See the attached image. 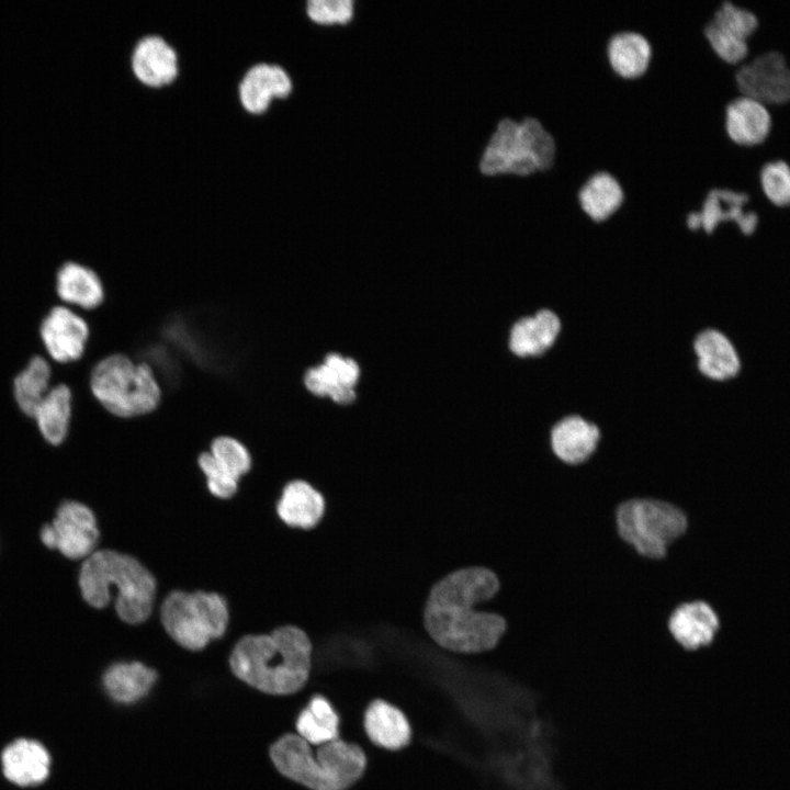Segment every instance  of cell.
Instances as JSON below:
<instances>
[{
    "label": "cell",
    "instance_id": "obj_11",
    "mask_svg": "<svg viewBox=\"0 0 790 790\" xmlns=\"http://www.w3.org/2000/svg\"><path fill=\"white\" fill-rule=\"evenodd\" d=\"M41 336L54 361L72 364L83 358L91 330L88 320L78 311L57 305L45 316L41 326Z\"/></svg>",
    "mask_w": 790,
    "mask_h": 790
},
{
    "label": "cell",
    "instance_id": "obj_18",
    "mask_svg": "<svg viewBox=\"0 0 790 790\" xmlns=\"http://www.w3.org/2000/svg\"><path fill=\"white\" fill-rule=\"evenodd\" d=\"M56 293L60 301L83 313L101 307L106 296L100 274L76 260H68L58 268Z\"/></svg>",
    "mask_w": 790,
    "mask_h": 790
},
{
    "label": "cell",
    "instance_id": "obj_16",
    "mask_svg": "<svg viewBox=\"0 0 790 790\" xmlns=\"http://www.w3.org/2000/svg\"><path fill=\"white\" fill-rule=\"evenodd\" d=\"M667 628L681 648L695 652L713 643L721 630V618L709 602L691 600L672 611Z\"/></svg>",
    "mask_w": 790,
    "mask_h": 790
},
{
    "label": "cell",
    "instance_id": "obj_15",
    "mask_svg": "<svg viewBox=\"0 0 790 790\" xmlns=\"http://www.w3.org/2000/svg\"><path fill=\"white\" fill-rule=\"evenodd\" d=\"M601 440L599 426L578 414H568L556 420L549 431V445L557 461L568 466L588 462Z\"/></svg>",
    "mask_w": 790,
    "mask_h": 790
},
{
    "label": "cell",
    "instance_id": "obj_9",
    "mask_svg": "<svg viewBox=\"0 0 790 790\" xmlns=\"http://www.w3.org/2000/svg\"><path fill=\"white\" fill-rule=\"evenodd\" d=\"M40 538L46 548L68 560H84L99 549V519L86 503L67 499L58 506L53 521L42 527Z\"/></svg>",
    "mask_w": 790,
    "mask_h": 790
},
{
    "label": "cell",
    "instance_id": "obj_26",
    "mask_svg": "<svg viewBox=\"0 0 790 790\" xmlns=\"http://www.w3.org/2000/svg\"><path fill=\"white\" fill-rule=\"evenodd\" d=\"M44 439L61 444L68 437L74 418V393L67 383L49 388L33 416Z\"/></svg>",
    "mask_w": 790,
    "mask_h": 790
},
{
    "label": "cell",
    "instance_id": "obj_20",
    "mask_svg": "<svg viewBox=\"0 0 790 790\" xmlns=\"http://www.w3.org/2000/svg\"><path fill=\"white\" fill-rule=\"evenodd\" d=\"M363 730L371 744L390 752L405 748L413 738L411 725L406 714L382 699L371 701L365 709Z\"/></svg>",
    "mask_w": 790,
    "mask_h": 790
},
{
    "label": "cell",
    "instance_id": "obj_13",
    "mask_svg": "<svg viewBox=\"0 0 790 790\" xmlns=\"http://www.w3.org/2000/svg\"><path fill=\"white\" fill-rule=\"evenodd\" d=\"M562 331L563 321L558 313L550 307H541L512 324L508 347L519 359H541L553 350Z\"/></svg>",
    "mask_w": 790,
    "mask_h": 790
},
{
    "label": "cell",
    "instance_id": "obj_5",
    "mask_svg": "<svg viewBox=\"0 0 790 790\" xmlns=\"http://www.w3.org/2000/svg\"><path fill=\"white\" fill-rule=\"evenodd\" d=\"M555 142L534 117L498 121L481 151L477 168L482 176L526 177L550 169Z\"/></svg>",
    "mask_w": 790,
    "mask_h": 790
},
{
    "label": "cell",
    "instance_id": "obj_12",
    "mask_svg": "<svg viewBox=\"0 0 790 790\" xmlns=\"http://www.w3.org/2000/svg\"><path fill=\"white\" fill-rule=\"evenodd\" d=\"M748 201L749 195L745 191L726 185L710 188L697 210L700 230L711 235L719 226L732 224L743 236H753L760 224V216L757 211L746 207Z\"/></svg>",
    "mask_w": 790,
    "mask_h": 790
},
{
    "label": "cell",
    "instance_id": "obj_28",
    "mask_svg": "<svg viewBox=\"0 0 790 790\" xmlns=\"http://www.w3.org/2000/svg\"><path fill=\"white\" fill-rule=\"evenodd\" d=\"M577 198L583 212L592 222L601 223L621 207L624 192L616 177L607 171H598L582 184Z\"/></svg>",
    "mask_w": 790,
    "mask_h": 790
},
{
    "label": "cell",
    "instance_id": "obj_25",
    "mask_svg": "<svg viewBox=\"0 0 790 790\" xmlns=\"http://www.w3.org/2000/svg\"><path fill=\"white\" fill-rule=\"evenodd\" d=\"M158 673L140 661L115 662L103 673L106 693L116 702L133 703L144 698L157 681Z\"/></svg>",
    "mask_w": 790,
    "mask_h": 790
},
{
    "label": "cell",
    "instance_id": "obj_10",
    "mask_svg": "<svg viewBox=\"0 0 790 790\" xmlns=\"http://www.w3.org/2000/svg\"><path fill=\"white\" fill-rule=\"evenodd\" d=\"M734 81L742 94L764 103L790 100V67L779 50L764 52L737 67Z\"/></svg>",
    "mask_w": 790,
    "mask_h": 790
},
{
    "label": "cell",
    "instance_id": "obj_19",
    "mask_svg": "<svg viewBox=\"0 0 790 790\" xmlns=\"http://www.w3.org/2000/svg\"><path fill=\"white\" fill-rule=\"evenodd\" d=\"M723 127L730 140L740 145H754L768 135L771 115L766 103L741 93L725 103Z\"/></svg>",
    "mask_w": 790,
    "mask_h": 790
},
{
    "label": "cell",
    "instance_id": "obj_3",
    "mask_svg": "<svg viewBox=\"0 0 790 790\" xmlns=\"http://www.w3.org/2000/svg\"><path fill=\"white\" fill-rule=\"evenodd\" d=\"M77 584L81 599L93 610L113 611L127 625H140L155 612L159 585L154 573L136 556L99 548L83 560Z\"/></svg>",
    "mask_w": 790,
    "mask_h": 790
},
{
    "label": "cell",
    "instance_id": "obj_21",
    "mask_svg": "<svg viewBox=\"0 0 790 790\" xmlns=\"http://www.w3.org/2000/svg\"><path fill=\"white\" fill-rule=\"evenodd\" d=\"M274 510L286 527L309 530L324 517L325 499L308 482L294 478L282 487Z\"/></svg>",
    "mask_w": 790,
    "mask_h": 790
},
{
    "label": "cell",
    "instance_id": "obj_29",
    "mask_svg": "<svg viewBox=\"0 0 790 790\" xmlns=\"http://www.w3.org/2000/svg\"><path fill=\"white\" fill-rule=\"evenodd\" d=\"M340 718L331 702L320 693H312L298 712L294 729L312 746L339 738Z\"/></svg>",
    "mask_w": 790,
    "mask_h": 790
},
{
    "label": "cell",
    "instance_id": "obj_17",
    "mask_svg": "<svg viewBox=\"0 0 790 790\" xmlns=\"http://www.w3.org/2000/svg\"><path fill=\"white\" fill-rule=\"evenodd\" d=\"M360 374L357 362L336 353L326 357L323 364L307 369L303 375L305 388L317 396H329L339 404L356 398L353 390Z\"/></svg>",
    "mask_w": 790,
    "mask_h": 790
},
{
    "label": "cell",
    "instance_id": "obj_2",
    "mask_svg": "<svg viewBox=\"0 0 790 790\" xmlns=\"http://www.w3.org/2000/svg\"><path fill=\"white\" fill-rule=\"evenodd\" d=\"M228 665L234 676L260 692L292 696L309 681L313 643L295 624H282L266 633H248L234 643Z\"/></svg>",
    "mask_w": 790,
    "mask_h": 790
},
{
    "label": "cell",
    "instance_id": "obj_1",
    "mask_svg": "<svg viewBox=\"0 0 790 790\" xmlns=\"http://www.w3.org/2000/svg\"><path fill=\"white\" fill-rule=\"evenodd\" d=\"M496 573L483 566H467L439 579L429 591L424 625L443 650L477 655L494 650L507 630L505 618L484 610L499 591Z\"/></svg>",
    "mask_w": 790,
    "mask_h": 790
},
{
    "label": "cell",
    "instance_id": "obj_7",
    "mask_svg": "<svg viewBox=\"0 0 790 790\" xmlns=\"http://www.w3.org/2000/svg\"><path fill=\"white\" fill-rule=\"evenodd\" d=\"M157 619L166 635L189 652H200L228 632V600L217 591L173 589L161 597Z\"/></svg>",
    "mask_w": 790,
    "mask_h": 790
},
{
    "label": "cell",
    "instance_id": "obj_4",
    "mask_svg": "<svg viewBox=\"0 0 790 790\" xmlns=\"http://www.w3.org/2000/svg\"><path fill=\"white\" fill-rule=\"evenodd\" d=\"M269 757L281 776L307 790H348L363 776L368 761L356 743L337 738L314 752L293 732L272 743Z\"/></svg>",
    "mask_w": 790,
    "mask_h": 790
},
{
    "label": "cell",
    "instance_id": "obj_14",
    "mask_svg": "<svg viewBox=\"0 0 790 790\" xmlns=\"http://www.w3.org/2000/svg\"><path fill=\"white\" fill-rule=\"evenodd\" d=\"M695 366L700 376L712 383H726L738 376L742 361L731 338L722 330L707 327L692 339Z\"/></svg>",
    "mask_w": 790,
    "mask_h": 790
},
{
    "label": "cell",
    "instance_id": "obj_27",
    "mask_svg": "<svg viewBox=\"0 0 790 790\" xmlns=\"http://www.w3.org/2000/svg\"><path fill=\"white\" fill-rule=\"evenodd\" d=\"M607 58L618 76L635 79L647 70L652 59V46L648 40L637 32H619L608 41Z\"/></svg>",
    "mask_w": 790,
    "mask_h": 790
},
{
    "label": "cell",
    "instance_id": "obj_8",
    "mask_svg": "<svg viewBox=\"0 0 790 790\" xmlns=\"http://www.w3.org/2000/svg\"><path fill=\"white\" fill-rule=\"evenodd\" d=\"M619 538L637 555L663 558L687 531L688 520L677 506L656 498H633L616 511Z\"/></svg>",
    "mask_w": 790,
    "mask_h": 790
},
{
    "label": "cell",
    "instance_id": "obj_24",
    "mask_svg": "<svg viewBox=\"0 0 790 790\" xmlns=\"http://www.w3.org/2000/svg\"><path fill=\"white\" fill-rule=\"evenodd\" d=\"M49 764L48 752L36 741L16 740L2 753L4 776L22 787L43 782L49 774Z\"/></svg>",
    "mask_w": 790,
    "mask_h": 790
},
{
    "label": "cell",
    "instance_id": "obj_33",
    "mask_svg": "<svg viewBox=\"0 0 790 790\" xmlns=\"http://www.w3.org/2000/svg\"><path fill=\"white\" fill-rule=\"evenodd\" d=\"M196 463L204 476L206 489L213 498L227 501L237 495L240 482L227 473L208 450L200 453Z\"/></svg>",
    "mask_w": 790,
    "mask_h": 790
},
{
    "label": "cell",
    "instance_id": "obj_32",
    "mask_svg": "<svg viewBox=\"0 0 790 790\" xmlns=\"http://www.w3.org/2000/svg\"><path fill=\"white\" fill-rule=\"evenodd\" d=\"M208 452L234 478L240 482L252 470L253 460L247 445L232 436L214 438Z\"/></svg>",
    "mask_w": 790,
    "mask_h": 790
},
{
    "label": "cell",
    "instance_id": "obj_23",
    "mask_svg": "<svg viewBox=\"0 0 790 790\" xmlns=\"http://www.w3.org/2000/svg\"><path fill=\"white\" fill-rule=\"evenodd\" d=\"M132 67L135 76L143 83L150 87L166 86L177 77V55L161 37L146 36L134 49Z\"/></svg>",
    "mask_w": 790,
    "mask_h": 790
},
{
    "label": "cell",
    "instance_id": "obj_30",
    "mask_svg": "<svg viewBox=\"0 0 790 790\" xmlns=\"http://www.w3.org/2000/svg\"><path fill=\"white\" fill-rule=\"evenodd\" d=\"M50 366L40 357H33L25 369L15 377L14 397L20 409L33 417L36 408L49 391Z\"/></svg>",
    "mask_w": 790,
    "mask_h": 790
},
{
    "label": "cell",
    "instance_id": "obj_35",
    "mask_svg": "<svg viewBox=\"0 0 790 790\" xmlns=\"http://www.w3.org/2000/svg\"><path fill=\"white\" fill-rule=\"evenodd\" d=\"M306 11L318 24H346L352 19L354 7L352 0H311Z\"/></svg>",
    "mask_w": 790,
    "mask_h": 790
},
{
    "label": "cell",
    "instance_id": "obj_31",
    "mask_svg": "<svg viewBox=\"0 0 790 790\" xmlns=\"http://www.w3.org/2000/svg\"><path fill=\"white\" fill-rule=\"evenodd\" d=\"M706 25L725 36L747 41L758 25V18L752 10L731 0H723L718 3Z\"/></svg>",
    "mask_w": 790,
    "mask_h": 790
},
{
    "label": "cell",
    "instance_id": "obj_22",
    "mask_svg": "<svg viewBox=\"0 0 790 790\" xmlns=\"http://www.w3.org/2000/svg\"><path fill=\"white\" fill-rule=\"evenodd\" d=\"M292 90L289 74L278 65L258 64L251 67L239 86L244 108L251 113L267 110L273 98H285Z\"/></svg>",
    "mask_w": 790,
    "mask_h": 790
},
{
    "label": "cell",
    "instance_id": "obj_34",
    "mask_svg": "<svg viewBox=\"0 0 790 790\" xmlns=\"http://www.w3.org/2000/svg\"><path fill=\"white\" fill-rule=\"evenodd\" d=\"M766 196L778 206L790 205V165L783 159L769 160L759 171Z\"/></svg>",
    "mask_w": 790,
    "mask_h": 790
},
{
    "label": "cell",
    "instance_id": "obj_6",
    "mask_svg": "<svg viewBox=\"0 0 790 790\" xmlns=\"http://www.w3.org/2000/svg\"><path fill=\"white\" fill-rule=\"evenodd\" d=\"M89 388L110 415L121 419L151 414L162 397L153 369L124 353H113L97 362L89 375Z\"/></svg>",
    "mask_w": 790,
    "mask_h": 790
}]
</instances>
